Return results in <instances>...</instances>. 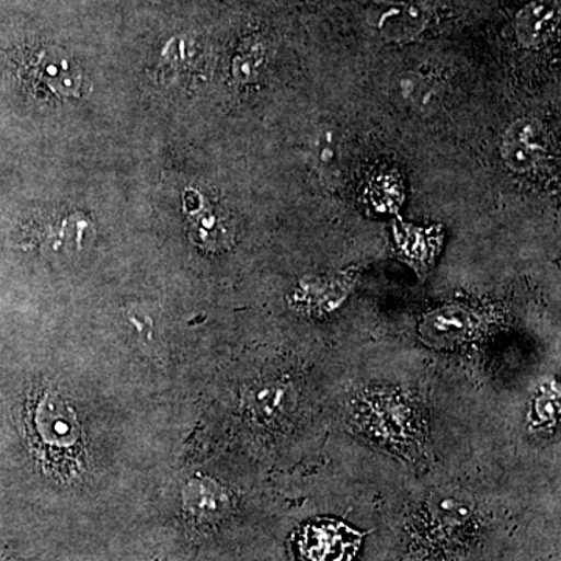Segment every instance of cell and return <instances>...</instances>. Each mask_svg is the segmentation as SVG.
<instances>
[{
  "label": "cell",
  "instance_id": "1",
  "mask_svg": "<svg viewBox=\"0 0 561 561\" xmlns=\"http://www.w3.org/2000/svg\"><path fill=\"white\" fill-rule=\"evenodd\" d=\"M20 72L28 90L43 99H79L83 90L80 66L57 47L33 51L22 61Z\"/></svg>",
  "mask_w": 561,
  "mask_h": 561
},
{
  "label": "cell",
  "instance_id": "2",
  "mask_svg": "<svg viewBox=\"0 0 561 561\" xmlns=\"http://www.w3.org/2000/svg\"><path fill=\"white\" fill-rule=\"evenodd\" d=\"M365 534L335 519H317L306 524L297 538L302 561H353Z\"/></svg>",
  "mask_w": 561,
  "mask_h": 561
},
{
  "label": "cell",
  "instance_id": "3",
  "mask_svg": "<svg viewBox=\"0 0 561 561\" xmlns=\"http://www.w3.org/2000/svg\"><path fill=\"white\" fill-rule=\"evenodd\" d=\"M371 401L370 420L367 419V427L382 438L394 443L397 446L408 445L415 438V424L419 423L416 413L411 404L400 397H376Z\"/></svg>",
  "mask_w": 561,
  "mask_h": 561
},
{
  "label": "cell",
  "instance_id": "4",
  "mask_svg": "<svg viewBox=\"0 0 561 561\" xmlns=\"http://www.w3.org/2000/svg\"><path fill=\"white\" fill-rule=\"evenodd\" d=\"M546 153V136L538 122H516L505 135L502 157L515 172H529L540 164Z\"/></svg>",
  "mask_w": 561,
  "mask_h": 561
},
{
  "label": "cell",
  "instance_id": "5",
  "mask_svg": "<svg viewBox=\"0 0 561 561\" xmlns=\"http://www.w3.org/2000/svg\"><path fill=\"white\" fill-rule=\"evenodd\" d=\"M36 412V426L44 443L57 448H68L79 440L76 415L58 394H44Z\"/></svg>",
  "mask_w": 561,
  "mask_h": 561
},
{
  "label": "cell",
  "instance_id": "6",
  "mask_svg": "<svg viewBox=\"0 0 561 561\" xmlns=\"http://www.w3.org/2000/svg\"><path fill=\"white\" fill-rule=\"evenodd\" d=\"M90 231H92V221L80 213L47 221L41 232L43 249L49 250L51 254L77 253L83 249Z\"/></svg>",
  "mask_w": 561,
  "mask_h": 561
},
{
  "label": "cell",
  "instance_id": "7",
  "mask_svg": "<svg viewBox=\"0 0 561 561\" xmlns=\"http://www.w3.org/2000/svg\"><path fill=\"white\" fill-rule=\"evenodd\" d=\"M556 25V9L548 2L527 7L518 20V33L524 44L541 43Z\"/></svg>",
  "mask_w": 561,
  "mask_h": 561
},
{
  "label": "cell",
  "instance_id": "8",
  "mask_svg": "<svg viewBox=\"0 0 561 561\" xmlns=\"http://www.w3.org/2000/svg\"><path fill=\"white\" fill-rule=\"evenodd\" d=\"M191 220L192 234L205 249L217 250L230 245V228L219 214L206 210V213L192 214Z\"/></svg>",
  "mask_w": 561,
  "mask_h": 561
},
{
  "label": "cell",
  "instance_id": "9",
  "mask_svg": "<svg viewBox=\"0 0 561 561\" xmlns=\"http://www.w3.org/2000/svg\"><path fill=\"white\" fill-rule=\"evenodd\" d=\"M197 493H192L191 505L197 513H201L202 518H217L224 508L227 507V496L221 493L217 485H203L197 486Z\"/></svg>",
  "mask_w": 561,
  "mask_h": 561
}]
</instances>
